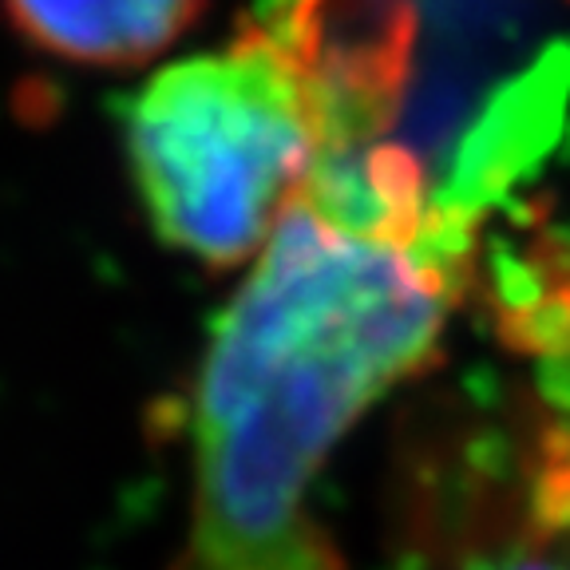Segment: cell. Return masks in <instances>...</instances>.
<instances>
[{
	"label": "cell",
	"instance_id": "6da1fadb",
	"mask_svg": "<svg viewBox=\"0 0 570 570\" xmlns=\"http://www.w3.org/2000/svg\"><path fill=\"white\" fill-rule=\"evenodd\" d=\"M448 297L396 246L294 203L195 381V519L175 570H345L305 491L392 384L440 361Z\"/></svg>",
	"mask_w": 570,
	"mask_h": 570
},
{
	"label": "cell",
	"instance_id": "7a4b0ae2",
	"mask_svg": "<svg viewBox=\"0 0 570 570\" xmlns=\"http://www.w3.org/2000/svg\"><path fill=\"white\" fill-rule=\"evenodd\" d=\"M321 151L302 68L242 17L218 52L155 71L127 107L135 190L163 246L230 269L269 242Z\"/></svg>",
	"mask_w": 570,
	"mask_h": 570
},
{
	"label": "cell",
	"instance_id": "3957f363",
	"mask_svg": "<svg viewBox=\"0 0 570 570\" xmlns=\"http://www.w3.org/2000/svg\"><path fill=\"white\" fill-rule=\"evenodd\" d=\"M210 0H0L12 32L76 68H139L203 20Z\"/></svg>",
	"mask_w": 570,
	"mask_h": 570
},
{
	"label": "cell",
	"instance_id": "277c9868",
	"mask_svg": "<svg viewBox=\"0 0 570 570\" xmlns=\"http://www.w3.org/2000/svg\"><path fill=\"white\" fill-rule=\"evenodd\" d=\"M515 570H551V567H543V562H527V567H515Z\"/></svg>",
	"mask_w": 570,
	"mask_h": 570
},
{
	"label": "cell",
	"instance_id": "5b68a950",
	"mask_svg": "<svg viewBox=\"0 0 570 570\" xmlns=\"http://www.w3.org/2000/svg\"><path fill=\"white\" fill-rule=\"evenodd\" d=\"M562 297H567V305H570V282H567V285H562Z\"/></svg>",
	"mask_w": 570,
	"mask_h": 570
}]
</instances>
